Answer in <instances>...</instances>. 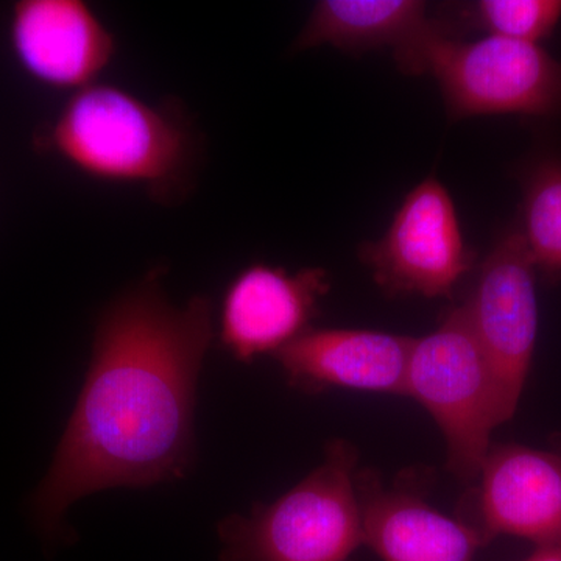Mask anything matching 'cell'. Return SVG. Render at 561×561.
I'll return each instance as SVG.
<instances>
[{"mask_svg":"<svg viewBox=\"0 0 561 561\" xmlns=\"http://www.w3.org/2000/svg\"><path fill=\"white\" fill-rule=\"evenodd\" d=\"M393 58L401 72L437 80L451 121L561 113V61L540 44L491 35L459 41L437 22Z\"/></svg>","mask_w":561,"mask_h":561,"instance_id":"3957f363","label":"cell"},{"mask_svg":"<svg viewBox=\"0 0 561 561\" xmlns=\"http://www.w3.org/2000/svg\"><path fill=\"white\" fill-rule=\"evenodd\" d=\"M331 279L320 267L289 272L275 265L251 264L225 291L220 343L234 359L253 362L276 354L308 331Z\"/></svg>","mask_w":561,"mask_h":561,"instance_id":"9c48e42d","label":"cell"},{"mask_svg":"<svg viewBox=\"0 0 561 561\" xmlns=\"http://www.w3.org/2000/svg\"><path fill=\"white\" fill-rule=\"evenodd\" d=\"M421 0H319L294 41V50L332 46L348 54L398 51L434 27Z\"/></svg>","mask_w":561,"mask_h":561,"instance_id":"4fadbf2b","label":"cell"},{"mask_svg":"<svg viewBox=\"0 0 561 561\" xmlns=\"http://www.w3.org/2000/svg\"><path fill=\"white\" fill-rule=\"evenodd\" d=\"M35 146L84 176L139 187L164 205L190 192L198 160L197 136L180 108L101 81L72 92Z\"/></svg>","mask_w":561,"mask_h":561,"instance_id":"7a4b0ae2","label":"cell"},{"mask_svg":"<svg viewBox=\"0 0 561 561\" xmlns=\"http://www.w3.org/2000/svg\"><path fill=\"white\" fill-rule=\"evenodd\" d=\"M516 227L535 271L561 278V158H542L527 172Z\"/></svg>","mask_w":561,"mask_h":561,"instance_id":"5bb4252c","label":"cell"},{"mask_svg":"<svg viewBox=\"0 0 561 561\" xmlns=\"http://www.w3.org/2000/svg\"><path fill=\"white\" fill-rule=\"evenodd\" d=\"M10 44L31 79L72 92L98 83L117 51L116 36L83 0H20Z\"/></svg>","mask_w":561,"mask_h":561,"instance_id":"ba28073f","label":"cell"},{"mask_svg":"<svg viewBox=\"0 0 561 561\" xmlns=\"http://www.w3.org/2000/svg\"><path fill=\"white\" fill-rule=\"evenodd\" d=\"M405 394L421 402L440 426L449 471L461 481L478 478L490 451L491 432L501 421L489 364L467 306L453 309L437 330L415 339Z\"/></svg>","mask_w":561,"mask_h":561,"instance_id":"5b68a950","label":"cell"},{"mask_svg":"<svg viewBox=\"0 0 561 561\" xmlns=\"http://www.w3.org/2000/svg\"><path fill=\"white\" fill-rule=\"evenodd\" d=\"M465 306L489 364L502 424L518 408L538 331L535 267L518 227L494 243Z\"/></svg>","mask_w":561,"mask_h":561,"instance_id":"52a82bcc","label":"cell"},{"mask_svg":"<svg viewBox=\"0 0 561 561\" xmlns=\"http://www.w3.org/2000/svg\"><path fill=\"white\" fill-rule=\"evenodd\" d=\"M478 529L561 545V459L524 446L491 448L481 468Z\"/></svg>","mask_w":561,"mask_h":561,"instance_id":"8fae6325","label":"cell"},{"mask_svg":"<svg viewBox=\"0 0 561 561\" xmlns=\"http://www.w3.org/2000/svg\"><path fill=\"white\" fill-rule=\"evenodd\" d=\"M162 268L114 298L95 324L90 368L32 513L47 538L66 512L108 489L186 478L195 460L198 378L214 337L213 306L169 301Z\"/></svg>","mask_w":561,"mask_h":561,"instance_id":"6da1fadb","label":"cell"},{"mask_svg":"<svg viewBox=\"0 0 561 561\" xmlns=\"http://www.w3.org/2000/svg\"><path fill=\"white\" fill-rule=\"evenodd\" d=\"M524 561H561V545L540 546Z\"/></svg>","mask_w":561,"mask_h":561,"instance_id":"2e32d148","label":"cell"},{"mask_svg":"<svg viewBox=\"0 0 561 561\" xmlns=\"http://www.w3.org/2000/svg\"><path fill=\"white\" fill-rule=\"evenodd\" d=\"M356 453L334 442L327 459L279 500L219 524L220 561H346L364 545Z\"/></svg>","mask_w":561,"mask_h":561,"instance_id":"277c9868","label":"cell"},{"mask_svg":"<svg viewBox=\"0 0 561 561\" xmlns=\"http://www.w3.org/2000/svg\"><path fill=\"white\" fill-rule=\"evenodd\" d=\"M415 339L367 330H308L273 354L290 383L405 394Z\"/></svg>","mask_w":561,"mask_h":561,"instance_id":"30bf717a","label":"cell"},{"mask_svg":"<svg viewBox=\"0 0 561 561\" xmlns=\"http://www.w3.org/2000/svg\"><path fill=\"white\" fill-rule=\"evenodd\" d=\"M359 257L387 295L440 298L471 271L474 251L451 194L431 175L405 195L381 239L362 243Z\"/></svg>","mask_w":561,"mask_h":561,"instance_id":"8992f818","label":"cell"},{"mask_svg":"<svg viewBox=\"0 0 561 561\" xmlns=\"http://www.w3.org/2000/svg\"><path fill=\"white\" fill-rule=\"evenodd\" d=\"M364 545L383 561H472L489 538L471 524L434 511L426 502L386 491L373 476L357 478Z\"/></svg>","mask_w":561,"mask_h":561,"instance_id":"7c38bea8","label":"cell"},{"mask_svg":"<svg viewBox=\"0 0 561 561\" xmlns=\"http://www.w3.org/2000/svg\"><path fill=\"white\" fill-rule=\"evenodd\" d=\"M472 20L491 36L538 44L561 21V0H481Z\"/></svg>","mask_w":561,"mask_h":561,"instance_id":"9a60e30c","label":"cell"}]
</instances>
